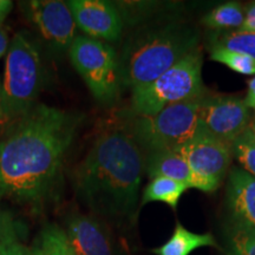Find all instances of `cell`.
<instances>
[{"mask_svg": "<svg viewBox=\"0 0 255 255\" xmlns=\"http://www.w3.org/2000/svg\"><path fill=\"white\" fill-rule=\"evenodd\" d=\"M187 189L186 184L171 178L163 176L154 177L143 190L139 207L150 202H163L173 210H176L178 202Z\"/></svg>", "mask_w": 255, "mask_h": 255, "instance_id": "cell-17", "label": "cell"}, {"mask_svg": "<svg viewBox=\"0 0 255 255\" xmlns=\"http://www.w3.org/2000/svg\"><path fill=\"white\" fill-rule=\"evenodd\" d=\"M240 30L255 32V2L248 6L245 11V20Z\"/></svg>", "mask_w": 255, "mask_h": 255, "instance_id": "cell-24", "label": "cell"}, {"mask_svg": "<svg viewBox=\"0 0 255 255\" xmlns=\"http://www.w3.org/2000/svg\"><path fill=\"white\" fill-rule=\"evenodd\" d=\"M199 120L203 131L232 145L246 131L252 117L244 98L207 94L200 100Z\"/></svg>", "mask_w": 255, "mask_h": 255, "instance_id": "cell-9", "label": "cell"}, {"mask_svg": "<svg viewBox=\"0 0 255 255\" xmlns=\"http://www.w3.org/2000/svg\"><path fill=\"white\" fill-rule=\"evenodd\" d=\"M63 229L77 255H122L113 233L94 214L73 212Z\"/></svg>", "mask_w": 255, "mask_h": 255, "instance_id": "cell-10", "label": "cell"}, {"mask_svg": "<svg viewBox=\"0 0 255 255\" xmlns=\"http://www.w3.org/2000/svg\"><path fill=\"white\" fill-rule=\"evenodd\" d=\"M227 255H255V231L228 226Z\"/></svg>", "mask_w": 255, "mask_h": 255, "instance_id": "cell-22", "label": "cell"}, {"mask_svg": "<svg viewBox=\"0 0 255 255\" xmlns=\"http://www.w3.org/2000/svg\"><path fill=\"white\" fill-rule=\"evenodd\" d=\"M201 247L218 248L219 245L210 233L196 234L177 222L171 238L163 246L152 250V253L156 255H189Z\"/></svg>", "mask_w": 255, "mask_h": 255, "instance_id": "cell-15", "label": "cell"}, {"mask_svg": "<svg viewBox=\"0 0 255 255\" xmlns=\"http://www.w3.org/2000/svg\"><path fill=\"white\" fill-rule=\"evenodd\" d=\"M144 152L127 129L107 131L96 139L73 169L76 194L96 216L132 219L138 205Z\"/></svg>", "mask_w": 255, "mask_h": 255, "instance_id": "cell-2", "label": "cell"}, {"mask_svg": "<svg viewBox=\"0 0 255 255\" xmlns=\"http://www.w3.org/2000/svg\"><path fill=\"white\" fill-rule=\"evenodd\" d=\"M0 255H32L30 247L25 246L21 242H15V244L9 246L2 252Z\"/></svg>", "mask_w": 255, "mask_h": 255, "instance_id": "cell-25", "label": "cell"}, {"mask_svg": "<svg viewBox=\"0 0 255 255\" xmlns=\"http://www.w3.org/2000/svg\"><path fill=\"white\" fill-rule=\"evenodd\" d=\"M72 65L98 102L111 104L121 87L119 55L109 43L77 36L69 47Z\"/></svg>", "mask_w": 255, "mask_h": 255, "instance_id": "cell-7", "label": "cell"}, {"mask_svg": "<svg viewBox=\"0 0 255 255\" xmlns=\"http://www.w3.org/2000/svg\"><path fill=\"white\" fill-rule=\"evenodd\" d=\"M28 15L41 36L59 49L70 47L76 38L75 18L68 2L34 0L28 2Z\"/></svg>", "mask_w": 255, "mask_h": 255, "instance_id": "cell-12", "label": "cell"}, {"mask_svg": "<svg viewBox=\"0 0 255 255\" xmlns=\"http://www.w3.org/2000/svg\"><path fill=\"white\" fill-rule=\"evenodd\" d=\"M245 11L246 8L242 7L239 2H226L205 14L202 24L215 31L240 30L245 20Z\"/></svg>", "mask_w": 255, "mask_h": 255, "instance_id": "cell-19", "label": "cell"}, {"mask_svg": "<svg viewBox=\"0 0 255 255\" xmlns=\"http://www.w3.org/2000/svg\"><path fill=\"white\" fill-rule=\"evenodd\" d=\"M32 255H77L66 238L63 227L47 223L33 239L30 247Z\"/></svg>", "mask_w": 255, "mask_h": 255, "instance_id": "cell-16", "label": "cell"}, {"mask_svg": "<svg viewBox=\"0 0 255 255\" xmlns=\"http://www.w3.org/2000/svg\"><path fill=\"white\" fill-rule=\"evenodd\" d=\"M83 116L36 104L0 138V200L38 206L56 189Z\"/></svg>", "mask_w": 255, "mask_h": 255, "instance_id": "cell-1", "label": "cell"}, {"mask_svg": "<svg viewBox=\"0 0 255 255\" xmlns=\"http://www.w3.org/2000/svg\"><path fill=\"white\" fill-rule=\"evenodd\" d=\"M9 126V122L7 120V116H6L4 105H2V95H1V81H0V135H1L4 128L7 129Z\"/></svg>", "mask_w": 255, "mask_h": 255, "instance_id": "cell-27", "label": "cell"}, {"mask_svg": "<svg viewBox=\"0 0 255 255\" xmlns=\"http://www.w3.org/2000/svg\"><path fill=\"white\" fill-rule=\"evenodd\" d=\"M68 5L76 26L90 38L116 41L122 36L123 17L115 5L103 0H71Z\"/></svg>", "mask_w": 255, "mask_h": 255, "instance_id": "cell-11", "label": "cell"}, {"mask_svg": "<svg viewBox=\"0 0 255 255\" xmlns=\"http://www.w3.org/2000/svg\"><path fill=\"white\" fill-rule=\"evenodd\" d=\"M203 57L196 50L154 82L132 89L130 111L136 117L152 116L165 107L197 101L208 94L202 81Z\"/></svg>", "mask_w": 255, "mask_h": 255, "instance_id": "cell-4", "label": "cell"}, {"mask_svg": "<svg viewBox=\"0 0 255 255\" xmlns=\"http://www.w3.org/2000/svg\"><path fill=\"white\" fill-rule=\"evenodd\" d=\"M210 59L223 64L227 68L240 75H254L255 76V59L253 57L244 55L234 51L214 49L210 50Z\"/></svg>", "mask_w": 255, "mask_h": 255, "instance_id": "cell-20", "label": "cell"}, {"mask_svg": "<svg viewBox=\"0 0 255 255\" xmlns=\"http://www.w3.org/2000/svg\"><path fill=\"white\" fill-rule=\"evenodd\" d=\"M144 171L150 178L163 176L202 190V183L193 173L187 161L175 150H161L144 154Z\"/></svg>", "mask_w": 255, "mask_h": 255, "instance_id": "cell-14", "label": "cell"}, {"mask_svg": "<svg viewBox=\"0 0 255 255\" xmlns=\"http://www.w3.org/2000/svg\"><path fill=\"white\" fill-rule=\"evenodd\" d=\"M199 108L200 100L168 105L152 116L136 117L127 131L144 154L176 150L202 130Z\"/></svg>", "mask_w": 255, "mask_h": 255, "instance_id": "cell-6", "label": "cell"}, {"mask_svg": "<svg viewBox=\"0 0 255 255\" xmlns=\"http://www.w3.org/2000/svg\"><path fill=\"white\" fill-rule=\"evenodd\" d=\"M229 227L255 231V177L242 168H233L226 187Z\"/></svg>", "mask_w": 255, "mask_h": 255, "instance_id": "cell-13", "label": "cell"}, {"mask_svg": "<svg viewBox=\"0 0 255 255\" xmlns=\"http://www.w3.org/2000/svg\"><path fill=\"white\" fill-rule=\"evenodd\" d=\"M41 83V59L36 45L24 33H15L9 43L4 77L2 105L9 124L31 110Z\"/></svg>", "mask_w": 255, "mask_h": 255, "instance_id": "cell-5", "label": "cell"}, {"mask_svg": "<svg viewBox=\"0 0 255 255\" xmlns=\"http://www.w3.org/2000/svg\"><path fill=\"white\" fill-rule=\"evenodd\" d=\"M175 151L186 159L206 193H213L220 187L233 158L231 145L203 130Z\"/></svg>", "mask_w": 255, "mask_h": 255, "instance_id": "cell-8", "label": "cell"}, {"mask_svg": "<svg viewBox=\"0 0 255 255\" xmlns=\"http://www.w3.org/2000/svg\"><path fill=\"white\" fill-rule=\"evenodd\" d=\"M8 46L9 43L7 33H6V31L4 30V27H2L1 25V26H0V58H1L5 53H7Z\"/></svg>", "mask_w": 255, "mask_h": 255, "instance_id": "cell-29", "label": "cell"}, {"mask_svg": "<svg viewBox=\"0 0 255 255\" xmlns=\"http://www.w3.org/2000/svg\"><path fill=\"white\" fill-rule=\"evenodd\" d=\"M12 1H8V0H0V26H1L4 20L7 17L9 12L12 9Z\"/></svg>", "mask_w": 255, "mask_h": 255, "instance_id": "cell-28", "label": "cell"}, {"mask_svg": "<svg viewBox=\"0 0 255 255\" xmlns=\"http://www.w3.org/2000/svg\"><path fill=\"white\" fill-rule=\"evenodd\" d=\"M248 129L251 130L252 135H253L254 139H255V117H254V119H252L251 123H250V126H248Z\"/></svg>", "mask_w": 255, "mask_h": 255, "instance_id": "cell-30", "label": "cell"}, {"mask_svg": "<svg viewBox=\"0 0 255 255\" xmlns=\"http://www.w3.org/2000/svg\"><path fill=\"white\" fill-rule=\"evenodd\" d=\"M233 156L242 165V169L255 177V139L248 129L232 143Z\"/></svg>", "mask_w": 255, "mask_h": 255, "instance_id": "cell-21", "label": "cell"}, {"mask_svg": "<svg viewBox=\"0 0 255 255\" xmlns=\"http://www.w3.org/2000/svg\"><path fill=\"white\" fill-rule=\"evenodd\" d=\"M209 50L222 49L240 52L255 59V32L229 30L213 32L208 40Z\"/></svg>", "mask_w": 255, "mask_h": 255, "instance_id": "cell-18", "label": "cell"}, {"mask_svg": "<svg viewBox=\"0 0 255 255\" xmlns=\"http://www.w3.org/2000/svg\"><path fill=\"white\" fill-rule=\"evenodd\" d=\"M21 235L20 223L11 212L0 208V254L15 242H20Z\"/></svg>", "mask_w": 255, "mask_h": 255, "instance_id": "cell-23", "label": "cell"}, {"mask_svg": "<svg viewBox=\"0 0 255 255\" xmlns=\"http://www.w3.org/2000/svg\"><path fill=\"white\" fill-rule=\"evenodd\" d=\"M245 103L248 107V109L253 110L255 114V76L248 82V90L246 97L244 98Z\"/></svg>", "mask_w": 255, "mask_h": 255, "instance_id": "cell-26", "label": "cell"}, {"mask_svg": "<svg viewBox=\"0 0 255 255\" xmlns=\"http://www.w3.org/2000/svg\"><path fill=\"white\" fill-rule=\"evenodd\" d=\"M200 33L187 23H168L133 34L119 56L121 84L131 89L154 82L199 50Z\"/></svg>", "mask_w": 255, "mask_h": 255, "instance_id": "cell-3", "label": "cell"}]
</instances>
